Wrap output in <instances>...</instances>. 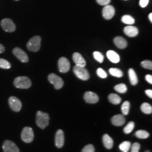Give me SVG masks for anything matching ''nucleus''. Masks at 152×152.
Returning a JSON list of instances; mask_svg holds the SVG:
<instances>
[{
  "label": "nucleus",
  "instance_id": "nucleus-36",
  "mask_svg": "<svg viewBox=\"0 0 152 152\" xmlns=\"http://www.w3.org/2000/svg\"><path fill=\"white\" fill-rule=\"evenodd\" d=\"M140 148V144L139 142H135L132 145L131 152H139Z\"/></svg>",
  "mask_w": 152,
  "mask_h": 152
},
{
  "label": "nucleus",
  "instance_id": "nucleus-11",
  "mask_svg": "<svg viewBox=\"0 0 152 152\" xmlns=\"http://www.w3.org/2000/svg\"><path fill=\"white\" fill-rule=\"evenodd\" d=\"M2 148L4 152H19L16 144L10 140H6L3 143Z\"/></svg>",
  "mask_w": 152,
  "mask_h": 152
},
{
  "label": "nucleus",
  "instance_id": "nucleus-23",
  "mask_svg": "<svg viewBox=\"0 0 152 152\" xmlns=\"http://www.w3.org/2000/svg\"><path fill=\"white\" fill-rule=\"evenodd\" d=\"M141 111L145 114H151L152 113V105L147 103H144L141 105Z\"/></svg>",
  "mask_w": 152,
  "mask_h": 152
},
{
  "label": "nucleus",
  "instance_id": "nucleus-21",
  "mask_svg": "<svg viewBox=\"0 0 152 152\" xmlns=\"http://www.w3.org/2000/svg\"><path fill=\"white\" fill-rule=\"evenodd\" d=\"M129 78H130V81L131 84L132 85H136L138 83V79H137V77L136 75V73L135 71L130 68L129 70Z\"/></svg>",
  "mask_w": 152,
  "mask_h": 152
},
{
  "label": "nucleus",
  "instance_id": "nucleus-42",
  "mask_svg": "<svg viewBox=\"0 0 152 152\" xmlns=\"http://www.w3.org/2000/svg\"><path fill=\"white\" fill-rule=\"evenodd\" d=\"M149 20H150V21L151 23H152V13H150L149 14Z\"/></svg>",
  "mask_w": 152,
  "mask_h": 152
},
{
  "label": "nucleus",
  "instance_id": "nucleus-22",
  "mask_svg": "<svg viewBox=\"0 0 152 152\" xmlns=\"http://www.w3.org/2000/svg\"><path fill=\"white\" fill-rule=\"evenodd\" d=\"M109 100L111 103L115 105H117L121 102V98L120 96L115 94H111L109 95Z\"/></svg>",
  "mask_w": 152,
  "mask_h": 152
},
{
  "label": "nucleus",
  "instance_id": "nucleus-33",
  "mask_svg": "<svg viewBox=\"0 0 152 152\" xmlns=\"http://www.w3.org/2000/svg\"><path fill=\"white\" fill-rule=\"evenodd\" d=\"M141 65L145 69H152V61L150 60H144L141 63Z\"/></svg>",
  "mask_w": 152,
  "mask_h": 152
},
{
  "label": "nucleus",
  "instance_id": "nucleus-10",
  "mask_svg": "<svg viewBox=\"0 0 152 152\" xmlns=\"http://www.w3.org/2000/svg\"><path fill=\"white\" fill-rule=\"evenodd\" d=\"M12 53L16 58L23 63H27L29 61V58L27 54L19 48H15L14 49Z\"/></svg>",
  "mask_w": 152,
  "mask_h": 152
},
{
  "label": "nucleus",
  "instance_id": "nucleus-19",
  "mask_svg": "<svg viewBox=\"0 0 152 152\" xmlns=\"http://www.w3.org/2000/svg\"><path fill=\"white\" fill-rule=\"evenodd\" d=\"M107 56L109 60L114 63H118L120 60L119 55L113 50H109L107 53Z\"/></svg>",
  "mask_w": 152,
  "mask_h": 152
},
{
  "label": "nucleus",
  "instance_id": "nucleus-16",
  "mask_svg": "<svg viewBox=\"0 0 152 152\" xmlns=\"http://www.w3.org/2000/svg\"><path fill=\"white\" fill-rule=\"evenodd\" d=\"M125 34L130 37H135L138 34V29L137 28L132 26H126L124 28V30Z\"/></svg>",
  "mask_w": 152,
  "mask_h": 152
},
{
  "label": "nucleus",
  "instance_id": "nucleus-12",
  "mask_svg": "<svg viewBox=\"0 0 152 152\" xmlns=\"http://www.w3.org/2000/svg\"><path fill=\"white\" fill-rule=\"evenodd\" d=\"M103 16L106 20L111 19L115 14V9L113 6L108 5L105 6L103 9Z\"/></svg>",
  "mask_w": 152,
  "mask_h": 152
},
{
  "label": "nucleus",
  "instance_id": "nucleus-45",
  "mask_svg": "<svg viewBox=\"0 0 152 152\" xmlns=\"http://www.w3.org/2000/svg\"><path fill=\"white\" fill-rule=\"evenodd\" d=\"M125 1H127V0H125Z\"/></svg>",
  "mask_w": 152,
  "mask_h": 152
},
{
  "label": "nucleus",
  "instance_id": "nucleus-35",
  "mask_svg": "<svg viewBox=\"0 0 152 152\" xmlns=\"http://www.w3.org/2000/svg\"><path fill=\"white\" fill-rule=\"evenodd\" d=\"M82 152H95V148L92 144H88L84 147Z\"/></svg>",
  "mask_w": 152,
  "mask_h": 152
},
{
  "label": "nucleus",
  "instance_id": "nucleus-40",
  "mask_svg": "<svg viewBox=\"0 0 152 152\" xmlns=\"http://www.w3.org/2000/svg\"><path fill=\"white\" fill-rule=\"evenodd\" d=\"M145 94L150 98H152V90H147L145 91Z\"/></svg>",
  "mask_w": 152,
  "mask_h": 152
},
{
  "label": "nucleus",
  "instance_id": "nucleus-20",
  "mask_svg": "<svg viewBox=\"0 0 152 152\" xmlns=\"http://www.w3.org/2000/svg\"><path fill=\"white\" fill-rule=\"evenodd\" d=\"M103 141L105 147L108 149H110L113 146V140L110 136L108 134H104L103 137Z\"/></svg>",
  "mask_w": 152,
  "mask_h": 152
},
{
  "label": "nucleus",
  "instance_id": "nucleus-32",
  "mask_svg": "<svg viewBox=\"0 0 152 152\" xmlns=\"http://www.w3.org/2000/svg\"><path fill=\"white\" fill-rule=\"evenodd\" d=\"M93 55H94L95 59L97 60L98 62H99L100 63H102L103 62L104 57L103 55L100 52L94 51L93 53Z\"/></svg>",
  "mask_w": 152,
  "mask_h": 152
},
{
  "label": "nucleus",
  "instance_id": "nucleus-30",
  "mask_svg": "<svg viewBox=\"0 0 152 152\" xmlns=\"http://www.w3.org/2000/svg\"><path fill=\"white\" fill-rule=\"evenodd\" d=\"M135 127V124L134 122H130L127 125L125 126L124 132L126 134H129L131 133L132 130H134Z\"/></svg>",
  "mask_w": 152,
  "mask_h": 152
},
{
  "label": "nucleus",
  "instance_id": "nucleus-37",
  "mask_svg": "<svg viewBox=\"0 0 152 152\" xmlns=\"http://www.w3.org/2000/svg\"><path fill=\"white\" fill-rule=\"evenodd\" d=\"M96 1L99 5L104 6L108 5L110 2V0H96Z\"/></svg>",
  "mask_w": 152,
  "mask_h": 152
},
{
  "label": "nucleus",
  "instance_id": "nucleus-44",
  "mask_svg": "<svg viewBox=\"0 0 152 152\" xmlns=\"http://www.w3.org/2000/svg\"><path fill=\"white\" fill-rule=\"evenodd\" d=\"M14 1H19V0H14Z\"/></svg>",
  "mask_w": 152,
  "mask_h": 152
},
{
  "label": "nucleus",
  "instance_id": "nucleus-3",
  "mask_svg": "<svg viewBox=\"0 0 152 152\" xmlns=\"http://www.w3.org/2000/svg\"><path fill=\"white\" fill-rule=\"evenodd\" d=\"M41 38L36 36H34L29 39L28 42L27 47L28 49L33 52H37L41 48Z\"/></svg>",
  "mask_w": 152,
  "mask_h": 152
},
{
  "label": "nucleus",
  "instance_id": "nucleus-15",
  "mask_svg": "<svg viewBox=\"0 0 152 152\" xmlns=\"http://www.w3.org/2000/svg\"><path fill=\"white\" fill-rule=\"evenodd\" d=\"M73 60L76 65L81 67H85L86 65V60L81 55L78 53H75L73 55Z\"/></svg>",
  "mask_w": 152,
  "mask_h": 152
},
{
  "label": "nucleus",
  "instance_id": "nucleus-4",
  "mask_svg": "<svg viewBox=\"0 0 152 152\" xmlns=\"http://www.w3.org/2000/svg\"><path fill=\"white\" fill-rule=\"evenodd\" d=\"M73 72L76 76L80 80L86 81L90 78V74L85 67H81L76 65L73 68Z\"/></svg>",
  "mask_w": 152,
  "mask_h": 152
},
{
  "label": "nucleus",
  "instance_id": "nucleus-1",
  "mask_svg": "<svg viewBox=\"0 0 152 152\" xmlns=\"http://www.w3.org/2000/svg\"><path fill=\"white\" fill-rule=\"evenodd\" d=\"M14 86L18 88L27 89L31 86L32 82L31 80L26 76L18 77L14 81Z\"/></svg>",
  "mask_w": 152,
  "mask_h": 152
},
{
  "label": "nucleus",
  "instance_id": "nucleus-7",
  "mask_svg": "<svg viewBox=\"0 0 152 152\" xmlns=\"http://www.w3.org/2000/svg\"><path fill=\"white\" fill-rule=\"evenodd\" d=\"M1 26L2 29L7 32H13L16 29V26L10 19H4L1 22Z\"/></svg>",
  "mask_w": 152,
  "mask_h": 152
},
{
  "label": "nucleus",
  "instance_id": "nucleus-27",
  "mask_svg": "<svg viewBox=\"0 0 152 152\" xmlns=\"http://www.w3.org/2000/svg\"><path fill=\"white\" fill-rule=\"evenodd\" d=\"M130 108V103L129 101H125V102L122 105L121 110L124 115H126L129 114V110Z\"/></svg>",
  "mask_w": 152,
  "mask_h": 152
},
{
  "label": "nucleus",
  "instance_id": "nucleus-34",
  "mask_svg": "<svg viewBox=\"0 0 152 152\" xmlns=\"http://www.w3.org/2000/svg\"><path fill=\"white\" fill-rule=\"evenodd\" d=\"M96 72H97L98 76H99V77L102 78H107V76H108V75H107V73H106V72L104 71V70H103L102 68H98Z\"/></svg>",
  "mask_w": 152,
  "mask_h": 152
},
{
  "label": "nucleus",
  "instance_id": "nucleus-14",
  "mask_svg": "<svg viewBox=\"0 0 152 152\" xmlns=\"http://www.w3.org/2000/svg\"><path fill=\"white\" fill-rule=\"evenodd\" d=\"M64 144V134L62 130L57 131L55 135V145L58 148L63 147Z\"/></svg>",
  "mask_w": 152,
  "mask_h": 152
},
{
  "label": "nucleus",
  "instance_id": "nucleus-28",
  "mask_svg": "<svg viewBox=\"0 0 152 152\" xmlns=\"http://www.w3.org/2000/svg\"><path fill=\"white\" fill-rule=\"evenodd\" d=\"M114 89L116 91L121 94L125 93L127 91V86L124 83H120L118 85H117L116 86H114Z\"/></svg>",
  "mask_w": 152,
  "mask_h": 152
},
{
  "label": "nucleus",
  "instance_id": "nucleus-43",
  "mask_svg": "<svg viewBox=\"0 0 152 152\" xmlns=\"http://www.w3.org/2000/svg\"><path fill=\"white\" fill-rule=\"evenodd\" d=\"M145 152H151L149 151H145Z\"/></svg>",
  "mask_w": 152,
  "mask_h": 152
},
{
  "label": "nucleus",
  "instance_id": "nucleus-17",
  "mask_svg": "<svg viewBox=\"0 0 152 152\" xmlns=\"http://www.w3.org/2000/svg\"><path fill=\"white\" fill-rule=\"evenodd\" d=\"M126 119L122 114H117L113 116L112 118V123L116 126H121L125 124Z\"/></svg>",
  "mask_w": 152,
  "mask_h": 152
},
{
  "label": "nucleus",
  "instance_id": "nucleus-31",
  "mask_svg": "<svg viewBox=\"0 0 152 152\" xmlns=\"http://www.w3.org/2000/svg\"><path fill=\"white\" fill-rule=\"evenodd\" d=\"M0 68L8 69L11 68V64L7 60L0 58Z\"/></svg>",
  "mask_w": 152,
  "mask_h": 152
},
{
  "label": "nucleus",
  "instance_id": "nucleus-38",
  "mask_svg": "<svg viewBox=\"0 0 152 152\" xmlns=\"http://www.w3.org/2000/svg\"><path fill=\"white\" fill-rule=\"evenodd\" d=\"M149 2V0H140L139 4L141 7L144 8V7H145L148 5Z\"/></svg>",
  "mask_w": 152,
  "mask_h": 152
},
{
  "label": "nucleus",
  "instance_id": "nucleus-9",
  "mask_svg": "<svg viewBox=\"0 0 152 152\" xmlns=\"http://www.w3.org/2000/svg\"><path fill=\"white\" fill-rule=\"evenodd\" d=\"M9 103L11 109L14 112H18L22 109V104L21 102L15 96H11L9 98Z\"/></svg>",
  "mask_w": 152,
  "mask_h": 152
},
{
  "label": "nucleus",
  "instance_id": "nucleus-26",
  "mask_svg": "<svg viewBox=\"0 0 152 152\" xmlns=\"http://www.w3.org/2000/svg\"><path fill=\"white\" fill-rule=\"evenodd\" d=\"M109 73H110L111 75L118 78H121L124 76L123 72L121 70H120V69H118V68H110L109 69Z\"/></svg>",
  "mask_w": 152,
  "mask_h": 152
},
{
  "label": "nucleus",
  "instance_id": "nucleus-18",
  "mask_svg": "<svg viewBox=\"0 0 152 152\" xmlns=\"http://www.w3.org/2000/svg\"><path fill=\"white\" fill-rule=\"evenodd\" d=\"M114 43L119 49H125L127 46V41L124 37L121 36H118L114 38Z\"/></svg>",
  "mask_w": 152,
  "mask_h": 152
},
{
  "label": "nucleus",
  "instance_id": "nucleus-5",
  "mask_svg": "<svg viewBox=\"0 0 152 152\" xmlns=\"http://www.w3.org/2000/svg\"><path fill=\"white\" fill-rule=\"evenodd\" d=\"M48 80L49 82L54 85L55 88L56 90L61 88L64 86V81L61 78L54 73L50 74L48 76Z\"/></svg>",
  "mask_w": 152,
  "mask_h": 152
},
{
  "label": "nucleus",
  "instance_id": "nucleus-41",
  "mask_svg": "<svg viewBox=\"0 0 152 152\" xmlns=\"http://www.w3.org/2000/svg\"><path fill=\"white\" fill-rule=\"evenodd\" d=\"M5 47L2 44H0V54L4 53L5 51Z\"/></svg>",
  "mask_w": 152,
  "mask_h": 152
},
{
  "label": "nucleus",
  "instance_id": "nucleus-25",
  "mask_svg": "<svg viewBox=\"0 0 152 152\" xmlns=\"http://www.w3.org/2000/svg\"><path fill=\"white\" fill-rule=\"evenodd\" d=\"M131 147V144L130 141H124L122 142L119 146L120 150L123 152H128L130 150Z\"/></svg>",
  "mask_w": 152,
  "mask_h": 152
},
{
  "label": "nucleus",
  "instance_id": "nucleus-24",
  "mask_svg": "<svg viewBox=\"0 0 152 152\" xmlns=\"http://www.w3.org/2000/svg\"><path fill=\"white\" fill-rule=\"evenodd\" d=\"M122 22L126 24L132 25L135 23V19L133 17L129 15H125L122 17Z\"/></svg>",
  "mask_w": 152,
  "mask_h": 152
},
{
  "label": "nucleus",
  "instance_id": "nucleus-2",
  "mask_svg": "<svg viewBox=\"0 0 152 152\" xmlns=\"http://www.w3.org/2000/svg\"><path fill=\"white\" fill-rule=\"evenodd\" d=\"M50 117L49 114L41 111H38L37 113L36 124L39 127L42 129H45L49 124Z\"/></svg>",
  "mask_w": 152,
  "mask_h": 152
},
{
  "label": "nucleus",
  "instance_id": "nucleus-29",
  "mask_svg": "<svg viewBox=\"0 0 152 152\" xmlns=\"http://www.w3.org/2000/svg\"><path fill=\"white\" fill-rule=\"evenodd\" d=\"M135 135L139 139H147L149 136V134L146 131L140 130L136 131Z\"/></svg>",
  "mask_w": 152,
  "mask_h": 152
},
{
  "label": "nucleus",
  "instance_id": "nucleus-39",
  "mask_svg": "<svg viewBox=\"0 0 152 152\" xmlns=\"http://www.w3.org/2000/svg\"><path fill=\"white\" fill-rule=\"evenodd\" d=\"M145 80L148 82L150 84H152V76L151 75H147L145 76Z\"/></svg>",
  "mask_w": 152,
  "mask_h": 152
},
{
  "label": "nucleus",
  "instance_id": "nucleus-8",
  "mask_svg": "<svg viewBox=\"0 0 152 152\" xmlns=\"http://www.w3.org/2000/svg\"><path fill=\"white\" fill-rule=\"evenodd\" d=\"M70 63L66 58H60L58 61V68L61 73H66L70 69Z\"/></svg>",
  "mask_w": 152,
  "mask_h": 152
},
{
  "label": "nucleus",
  "instance_id": "nucleus-13",
  "mask_svg": "<svg viewBox=\"0 0 152 152\" xmlns=\"http://www.w3.org/2000/svg\"><path fill=\"white\" fill-rule=\"evenodd\" d=\"M84 99L90 104H95L98 103L99 98L98 95L91 91H87L84 95Z\"/></svg>",
  "mask_w": 152,
  "mask_h": 152
},
{
  "label": "nucleus",
  "instance_id": "nucleus-6",
  "mask_svg": "<svg viewBox=\"0 0 152 152\" xmlns=\"http://www.w3.org/2000/svg\"><path fill=\"white\" fill-rule=\"evenodd\" d=\"M22 139L27 143H30L34 139V132L32 129L29 127H26L22 132Z\"/></svg>",
  "mask_w": 152,
  "mask_h": 152
}]
</instances>
